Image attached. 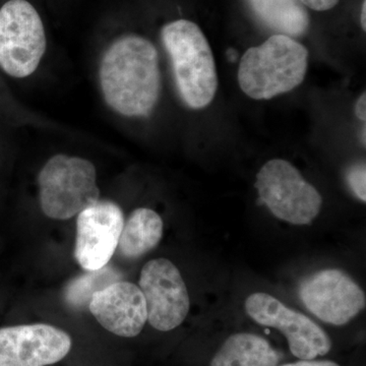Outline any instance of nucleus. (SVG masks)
I'll list each match as a JSON object with an SVG mask.
<instances>
[{
  "label": "nucleus",
  "instance_id": "1",
  "mask_svg": "<svg viewBox=\"0 0 366 366\" xmlns=\"http://www.w3.org/2000/svg\"><path fill=\"white\" fill-rule=\"evenodd\" d=\"M99 81L113 112L124 117H148L161 94L157 48L139 34L119 36L103 53Z\"/></svg>",
  "mask_w": 366,
  "mask_h": 366
},
{
  "label": "nucleus",
  "instance_id": "2",
  "mask_svg": "<svg viewBox=\"0 0 366 366\" xmlns=\"http://www.w3.org/2000/svg\"><path fill=\"white\" fill-rule=\"evenodd\" d=\"M161 40L184 104L194 110L211 104L218 90V74L213 51L201 28L184 19L169 21L161 29Z\"/></svg>",
  "mask_w": 366,
  "mask_h": 366
},
{
  "label": "nucleus",
  "instance_id": "3",
  "mask_svg": "<svg viewBox=\"0 0 366 366\" xmlns=\"http://www.w3.org/2000/svg\"><path fill=\"white\" fill-rule=\"evenodd\" d=\"M308 51L292 37L274 34L242 55L238 84L247 97L269 100L295 90L307 76Z\"/></svg>",
  "mask_w": 366,
  "mask_h": 366
},
{
  "label": "nucleus",
  "instance_id": "4",
  "mask_svg": "<svg viewBox=\"0 0 366 366\" xmlns=\"http://www.w3.org/2000/svg\"><path fill=\"white\" fill-rule=\"evenodd\" d=\"M41 209L55 220H67L99 201L97 171L91 161L57 154L38 177Z\"/></svg>",
  "mask_w": 366,
  "mask_h": 366
},
{
  "label": "nucleus",
  "instance_id": "5",
  "mask_svg": "<svg viewBox=\"0 0 366 366\" xmlns=\"http://www.w3.org/2000/svg\"><path fill=\"white\" fill-rule=\"evenodd\" d=\"M47 48L42 16L29 0H9L0 7V67L16 79L37 71Z\"/></svg>",
  "mask_w": 366,
  "mask_h": 366
},
{
  "label": "nucleus",
  "instance_id": "6",
  "mask_svg": "<svg viewBox=\"0 0 366 366\" xmlns=\"http://www.w3.org/2000/svg\"><path fill=\"white\" fill-rule=\"evenodd\" d=\"M255 187L259 203L279 220L293 225H308L322 209V199L317 189L283 159H273L262 166Z\"/></svg>",
  "mask_w": 366,
  "mask_h": 366
},
{
  "label": "nucleus",
  "instance_id": "7",
  "mask_svg": "<svg viewBox=\"0 0 366 366\" xmlns=\"http://www.w3.org/2000/svg\"><path fill=\"white\" fill-rule=\"evenodd\" d=\"M245 312L257 324L279 330L287 339L291 353L301 360H315L331 350V339L319 325L268 293L249 295Z\"/></svg>",
  "mask_w": 366,
  "mask_h": 366
},
{
  "label": "nucleus",
  "instance_id": "8",
  "mask_svg": "<svg viewBox=\"0 0 366 366\" xmlns=\"http://www.w3.org/2000/svg\"><path fill=\"white\" fill-rule=\"evenodd\" d=\"M139 285L146 301L149 322L154 329L168 332L182 324L189 312V295L173 262L167 259L147 262Z\"/></svg>",
  "mask_w": 366,
  "mask_h": 366
},
{
  "label": "nucleus",
  "instance_id": "9",
  "mask_svg": "<svg viewBox=\"0 0 366 366\" xmlns=\"http://www.w3.org/2000/svg\"><path fill=\"white\" fill-rule=\"evenodd\" d=\"M300 297L317 319L343 326L365 310L362 289L346 274L337 269H322L301 282Z\"/></svg>",
  "mask_w": 366,
  "mask_h": 366
},
{
  "label": "nucleus",
  "instance_id": "10",
  "mask_svg": "<svg viewBox=\"0 0 366 366\" xmlns=\"http://www.w3.org/2000/svg\"><path fill=\"white\" fill-rule=\"evenodd\" d=\"M124 225L122 209L112 201L96 202L76 220L74 257L86 271L105 268L118 247Z\"/></svg>",
  "mask_w": 366,
  "mask_h": 366
},
{
  "label": "nucleus",
  "instance_id": "11",
  "mask_svg": "<svg viewBox=\"0 0 366 366\" xmlns=\"http://www.w3.org/2000/svg\"><path fill=\"white\" fill-rule=\"evenodd\" d=\"M71 348L69 335L46 324L0 329V366H46L64 360Z\"/></svg>",
  "mask_w": 366,
  "mask_h": 366
},
{
  "label": "nucleus",
  "instance_id": "12",
  "mask_svg": "<svg viewBox=\"0 0 366 366\" xmlns=\"http://www.w3.org/2000/svg\"><path fill=\"white\" fill-rule=\"evenodd\" d=\"M89 308L101 326L124 338L141 334L148 320L143 293L131 282L115 281L96 291Z\"/></svg>",
  "mask_w": 366,
  "mask_h": 366
},
{
  "label": "nucleus",
  "instance_id": "13",
  "mask_svg": "<svg viewBox=\"0 0 366 366\" xmlns=\"http://www.w3.org/2000/svg\"><path fill=\"white\" fill-rule=\"evenodd\" d=\"M281 355L266 339L234 334L224 342L209 366H278Z\"/></svg>",
  "mask_w": 366,
  "mask_h": 366
},
{
  "label": "nucleus",
  "instance_id": "14",
  "mask_svg": "<svg viewBox=\"0 0 366 366\" xmlns=\"http://www.w3.org/2000/svg\"><path fill=\"white\" fill-rule=\"evenodd\" d=\"M162 235V218L155 211L134 209L122 228L117 247L119 254L127 259H137L155 249Z\"/></svg>",
  "mask_w": 366,
  "mask_h": 366
},
{
  "label": "nucleus",
  "instance_id": "15",
  "mask_svg": "<svg viewBox=\"0 0 366 366\" xmlns=\"http://www.w3.org/2000/svg\"><path fill=\"white\" fill-rule=\"evenodd\" d=\"M250 7L269 28L297 37L307 33L310 16L298 0H247Z\"/></svg>",
  "mask_w": 366,
  "mask_h": 366
},
{
  "label": "nucleus",
  "instance_id": "16",
  "mask_svg": "<svg viewBox=\"0 0 366 366\" xmlns=\"http://www.w3.org/2000/svg\"><path fill=\"white\" fill-rule=\"evenodd\" d=\"M115 276L117 273L107 268L89 272L88 274L76 279L69 285L66 291V300L74 305H81L86 300L90 301L96 291L113 283L117 278Z\"/></svg>",
  "mask_w": 366,
  "mask_h": 366
},
{
  "label": "nucleus",
  "instance_id": "17",
  "mask_svg": "<svg viewBox=\"0 0 366 366\" xmlns=\"http://www.w3.org/2000/svg\"><path fill=\"white\" fill-rule=\"evenodd\" d=\"M346 180L351 192L358 199L366 202V168L365 163L360 162L351 166L346 173Z\"/></svg>",
  "mask_w": 366,
  "mask_h": 366
},
{
  "label": "nucleus",
  "instance_id": "18",
  "mask_svg": "<svg viewBox=\"0 0 366 366\" xmlns=\"http://www.w3.org/2000/svg\"><path fill=\"white\" fill-rule=\"evenodd\" d=\"M303 6L317 11H326L334 9L339 0H298Z\"/></svg>",
  "mask_w": 366,
  "mask_h": 366
},
{
  "label": "nucleus",
  "instance_id": "19",
  "mask_svg": "<svg viewBox=\"0 0 366 366\" xmlns=\"http://www.w3.org/2000/svg\"><path fill=\"white\" fill-rule=\"evenodd\" d=\"M282 366H340L333 361L330 360H300L295 363H289V365Z\"/></svg>",
  "mask_w": 366,
  "mask_h": 366
},
{
  "label": "nucleus",
  "instance_id": "20",
  "mask_svg": "<svg viewBox=\"0 0 366 366\" xmlns=\"http://www.w3.org/2000/svg\"><path fill=\"white\" fill-rule=\"evenodd\" d=\"M355 115L361 122H365L366 120V94L363 92L362 95L358 98L355 104Z\"/></svg>",
  "mask_w": 366,
  "mask_h": 366
},
{
  "label": "nucleus",
  "instance_id": "21",
  "mask_svg": "<svg viewBox=\"0 0 366 366\" xmlns=\"http://www.w3.org/2000/svg\"><path fill=\"white\" fill-rule=\"evenodd\" d=\"M360 23L363 31H366V0H363L362 6H361Z\"/></svg>",
  "mask_w": 366,
  "mask_h": 366
},
{
  "label": "nucleus",
  "instance_id": "22",
  "mask_svg": "<svg viewBox=\"0 0 366 366\" xmlns=\"http://www.w3.org/2000/svg\"><path fill=\"white\" fill-rule=\"evenodd\" d=\"M365 127H363L362 132H361V142L363 143V146H365Z\"/></svg>",
  "mask_w": 366,
  "mask_h": 366
}]
</instances>
